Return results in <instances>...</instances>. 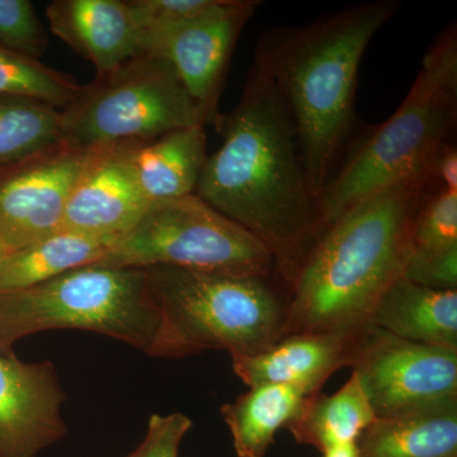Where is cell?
Segmentation results:
<instances>
[{
    "mask_svg": "<svg viewBox=\"0 0 457 457\" xmlns=\"http://www.w3.org/2000/svg\"><path fill=\"white\" fill-rule=\"evenodd\" d=\"M64 143L83 149L137 146L204 125L170 62L143 55L83 86L62 111Z\"/></svg>",
    "mask_w": 457,
    "mask_h": 457,
    "instance_id": "52a82bcc",
    "label": "cell"
},
{
    "mask_svg": "<svg viewBox=\"0 0 457 457\" xmlns=\"http://www.w3.org/2000/svg\"><path fill=\"white\" fill-rule=\"evenodd\" d=\"M356 449L359 457H457V399L376 418Z\"/></svg>",
    "mask_w": 457,
    "mask_h": 457,
    "instance_id": "2e32d148",
    "label": "cell"
},
{
    "mask_svg": "<svg viewBox=\"0 0 457 457\" xmlns=\"http://www.w3.org/2000/svg\"><path fill=\"white\" fill-rule=\"evenodd\" d=\"M95 150L62 143L0 170V245L7 253L62 230L69 197Z\"/></svg>",
    "mask_w": 457,
    "mask_h": 457,
    "instance_id": "8fae6325",
    "label": "cell"
},
{
    "mask_svg": "<svg viewBox=\"0 0 457 457\" xmlns=\"http://www.w3.org/2000/svg\"><path fill=\"white\" fill-rule=\"evenodd\" d=\"M215 126L222 143L195 195L261 240L288 287L323 227L293 120L260 57L239 104Z\"/></svg>",
    "mask_w": 457,
    "mask_h": 457,
    "instance_id": "6da1fadb",
    "label": "cell"
},
{
    "mask_svg": "<svg viewBox=\"0 0 457 457\" xmlns=\"http://www.w3.org/2000/svg\"><path fill=\"white\" fill-rule=\"evenodd\" d=\"M376 420L359 378L352 374L332 395L317 393L306 396L303 407L286 425L295 440L320 451L356 444L361 433Z\"/></svg>",
    "mask_w": 457,
    "mask_h": 457,
    "instance_id": "ffe728a7",
    "label": "cell"
},
{
    "mask_svg": "<svg viewBox=\"0 0 457 457\" xmlns=\"http://www.w3.org/2000/svg\"><path fill=\"white\" fill-rule=\"evenodd\" d=\"M51 32L95 66L97 77L144 55L145 32L131 0H55Z\"/></svg>",
    "mask_w": 457,
    "mask_h": 457,
    "instance_id": "5bb4252c",
    "label": "cell"
},
{
    "mask_svg": "<svg viewBox=\"0 0 457 457\" xmlns=\"http://www.w3.org/2000/svg\"><path fill=\"white\" fill-rule=\"evenodd\" d=\"M457 121V32L436 38L398 110L372 129L319 196L323 228L363 198L428 170Z\"/></svg>",
    "mask_w": 457,
    "mask_h": 457,
    "instance_id": "277c9868",
    "label": "cell"
},
{
    "mask_svg": "<svg viewBox=\"0 0 457 457\" xmlns=\"http://www.w3.org/2000/svg\"><path fill=\"white\" fill-rule=\"evenodd\" d=\"M432 187L428 170L363 198L321 228L288 286L285 336L359 335L403 278L411 228Z\"/></svg>",
    "mask_w": 457,
    "mask_h": 457,
    "instance_id": "7a4b0ae2",
    "label": "cell"
},
{
    "mask_svg": "<svg viewBox=\"0 0 457 457\" xmlns=\"http://www.w3.org/2000/svg\"><path fill=\"white\" fill-rule=\"evenodd\" d=\"M132 147L95 150L69 197L62 228L119 240L135 228L149 201L135 177Z\"/></svg>",
    "mask_w": 457,
    "mask_h": 457,
    "instance_id": "4fadbf2b",
    "label": "cell"
},
{
    "mask_svg": "<svg viewBox=\"0 0 457 457\" xmlns=\"http://www.w3.org/2000/svg\"><path fill=\"white\" fill-rule=\"evenodd\" d=\"M215 0H131L146 36L212 7ZM145 45V44H144Z\"/></svg>",
    "mask_w": 457,
    "mask_h": 457,
    "instance_id": "83f0119b",
    "label": "cell"
},
{
    "mask_svg": "<svg viewBox=\"0 0 457 457\" xmlns=\"http://www.w3.org/2000/svg\"><path fill=\"white\" fill-rule=\"evenodd\" d=\"M82 87L40 60L20 55L0 45V96L36 99L62 111L73 104Z\"/></svg>",
    "mask_w": 457,
    "mask_h": 457,
    "instance_id": "603a6c76",
    "label": "cell"
},
{
    "mask_svg": "<svg viewBox=\"0 0 457 457\" xmlns=\"http://www.w3.org/2000/svg\"><path fill=\"white\" fill-rule=\"evenodd\" d=\"M79 329L162 357L163 317L145 269L89 264L0 294V350L38 332Z\"/></svg>",
    "mask_w": 457,
    "mask_h": 457,
    "instance_id": "8992f818",
    "label": "cell"
},
{
    "mask_svg": "<svg viewBox=\"0 0 457 457\" xmlns=\"http://www.w3.org/2000/svg\"><path fill=\"white\" fill-rule=\"evenodd\" d=\"M323 457H359V455H357L356 444H350L324 451Z\"/></svg>",
    "mask_w": 457,
    "mask_h": 457,
    "instance_id": "f546056e",
    "label": "cell"
},
{
    "mask_svg": "<svg viewBox=\"0 0 457 457\" xmlns=\"http://www.w3.org/2000/svg\"><path fill=\"white\" fill-rule=\"evenodd\" d=\"M204 129L189 126L132 147L135 177L149 204L195 194L209 156Z\"/></svg>",
    "mask_w": 457,
    "mask_h": 457,
    "instance_id": "ac0fdd59",
    "label": "cell"
},
{
    "mask_svg": "<svg viewBox=\"0 0 457 457\" xmlns=\"http://www.w3.org/2000/svg\"><path fill=\"white\" fill-rule=\"evenodd\" d=\"M356 337L333 333L288 335L260 353L231 357V366L248 387L290 385L314 395L320 393L337 370L350 368Z\"/></svg>",
    "mask_w": 457,
    "mask_h": 457,
    "instance_id": "9a60e30c",
    "label": "cell"
},
{
    "mask_svg": "<svg viewBox=\"0 0 457 457\" xmlns=\"http://www.w3.org/2000/svg\"><path fill=\"white\" fill-rule=\"evenodd\" d=\"M62 143V110L36 99L0 96V170Z\"/></svg>",
    "mask_w": 457,
    "mask_h": 457,
    "instance_id": "7402d4cb",
    "label": "cell"
},
{
    "mask_svg": "<svg viewBox=\"0 0 457 457\" xmlns=\"http://www.w3.org/2000/svg\"><path fill=\"white\" fill-rule=\"evenodd\" d=\"M97 264L278 276L261 240L195 194L149 204L140 221Z\"/></svg>",
    "mask_w": 457,
    "mask_h": 457,
    "instance_id": "ba28073f",
    "label": "cell"
},
{
    "mask_svg": "<svg viewBox=\"0 0 457 457\" xmlns=\"http://www.w3.org/2000/svg\"><path fill=\"white\" fill-rule=\"evenodd\" d=\"M64 402L53 362L27 363L0 350V457H36L62 440Z\"/></svg>",
    "mask_w": 457,
    "mask_h": 457,
    "instance_id": "7c38bea8",
    "label": "cell"
},
{
    "mask_svg": "<svg viewBox=\"0 0 457 457\" xmlns=\"http://www.w3.org/2000/svg\"><path fill=\"white\" fill-rule=\"evenodd\" d=\"M116 242L62 228L4 255L0 262V294L25 290L69 270L97 263Z\"/></svg>",
    "mask_w": 457,
    "mask_h": 457,
    "instance_id": "d6986e66",
    "label": "cell"
},
{
    "mask_svg": "<svg viewBox=\"0 0 457 457\" xmlns=\"http://www.w3.org/2000/svg\"><path fill=\"white\" fill-rule=\"evenodd\" d=\"M5 254H7V252H5V249L3 248L2 245H0V262H2L3 258H4Z\"/></svg>",
    "mask_w": 457,
    "mask_h": 457,
    "instance_id": "4dcf8cb0",
    "label": "cell"
},
{
    "mask_svg": "<svg viewBox=\"0 0 457 457\" xmlns=\"http://www.w3.org/2000/svg\"><path fill=\"white\" fill-rule=\"evenodd\" d=\"M350 368L376 418L457 399V348L420 345L370 326L356 337Z\"/></svg>",
    "mask_w": 457,
    "mask_h": 457,
    "instance_id": "9c48e42d",
    "label": "cell"
},
{
    "mask_svg": "<svg viewBox=\"0 0 457 457\" xmlns=\"http://www.w3.org/2000/svg\"><path fill=\"white\" fill-rule=\"evenodd\" d=\"M145 270L163 317L162 357L209 350L251 356L285 337L288 287L278 275Z\"/></svg>",
    "mask_w": 457,
    "mask_h": 457,
    "instance_id": "5b68a950",
    "label": "cell"
},
{
    "mask_svg": "<svg viewBox=\"0 0 457 457\" xmlns=\"http://www.w3.org/2000/svg\"><path fill=\"white\" fill-rule=\"evenodd\" d=\"M451 248H457V192L438 188L432 192L431 187L414 219L409 253Z\"/></svg>",
    "mask_w": 457,
    "mask_h": 457,
    "instance_id": "cb8c5ba5",
    "label": "cell"
},
{
    "mask_svg": "<svg viewBox=\"0 0 457 457\" xmlns=\"http://www.w3.org/2000/svg\"><path fill=\"white\" fill-rule=\"evenodd\" d=\"M308 394L290 385H260L222 405L221 416L237 457H264L279 428L303 407Z\"/></svg>",
    "mask_w": 457,
    "mask_h": 457,
    "instance_id": "44dd1931",
    "label": "cell"
},
{
    "mask_svg": "<svg viewBox=\"0 0 457 457\" xmlns=\"http://www.w3.org/2000/svg\"><path fill=\"white\" fill-rule=\"evenodd\" d=\"M0 45L38 60L49 45L46 31L29 0H0Z\"/></svg>",
    "mask_w": 457,
    "mask_h": 457,
    "instance_id": "d4e9b609",
    "label": "cell"
},
{
    "mask_svg": "<svg viewBox=\"0 0 457 457\" xmlns=\"http://www.w3.org/2000/svg\"><path fill=\"white\" fill-rule=\"evenodd\" d=\"M260 0H215L212 7L146 36L144 55L170 62L200 111L204 125L218 122L231 55Z\"/></svg>",
    "mask_w": 457,
    "mask_h": 457,
    "instance_id": "30bf717a",
    "label": "cell"
},
{
    "mask_svg": "<svg viewBox=\"0 0 457 457\" xmlns=\"http://www.w3.org/2000/svg\"><path fill=\"white\" fill-rule=\"evenodd\" d=\"M194 422L186 414H153L147 422L145 437L128 457H179L183 438Z\"/></svg>",
    "mask_w": 457,
    "mask_h": 457,
    "instance_id": "4316f807",
    "label": "cell"
},
{
    "mask_svg": "<svg viewBox=\"0 0 457 457\" xmlns=\"http://www.w3.org/2000/svg\"><path fill=\"white\" fill-rule=\"evenodd\" d=\"M403 278L433 290H457V248L409 253Z\"/></svg>",
    "mask_w": 457,
    "mask_h": 457,
    "instance_id": "484cf974",
    "label": "cell"
},
{
    "mask_svg": "<svg viewBox=\"0 0 457 457\" xmlns=\"http://www.w3.org/2000/svg\"><path fill=\"white\" fill-rule=\"evenodd\" d=\"M399 8L398 0L363 3L309 25L270 29L258 44L255 56L290 113L318 201L351 132L362 57Z\"/></svg>",
    "mask_w": 457,
    "mask_h": 457,
    "instance_id": "3957f363",
    "label": "cell"
},
{
    "mask_svg": "<svg viewBox=\"0 0 457 457\" xmlns=\"http://www.w3.org/2000/svg\"><path fill=\"white\" fill-rule=\"evenodd\" d=\"M429 173L433 187L457 192V150L453 141L442 147L435 156Z\"/></svg>",
    "mask_w": 457,
    "mask_h": 457,
    "instance_id": "f1b7e54d",
    "label": "cell"
},
{
    "mask_svg": "<svg viewBox=\"0 0 457 457\" xmlns=\"http://www.w3.org/2000/svg\"><path fill=\"white\" fill-rule=\"evenodd\" d=\"M371 326L420 345L457 348V290H433L400 278L376 303Z\"/></svg>",
    "mask_w": 457,
    "mask_h": 457,
    "instance_id": "e0dca14e",
    "label": "cell"
}]
</instances>
